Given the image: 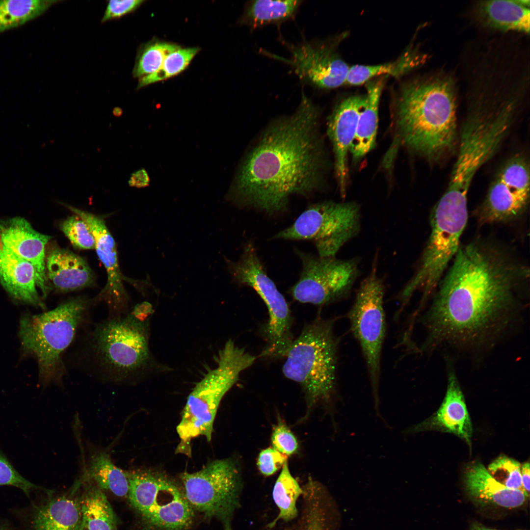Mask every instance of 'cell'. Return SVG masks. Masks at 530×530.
<instances>
[{
	"label": "cell",
	"mask_w": 530,
	"mask_h": 530,
	"mask_svg": "<svg viewBox=\"0 0 530 530\" xmlns=\"http://www.w3.org/2000/svg\"><path fill=\"white\" fill-rule=\"evenodd\" d=\"M529 275L527 266L495 246L477 240L460 246L423 318L425 346L474 347L491 340L508 323Z\"/></svg>",
	"instance_id": "6da1fadb"
},
{
	"label": "cell",
	"mask_w": 530,
	"mask_h": 530,
	"mask_svg": "<svg viewBox=\"0 0 530 530\" xmlns=\"http://www.w3.org/2000/svg\"><path fill=\"white\" fill-rule=\"evenodd\" d=\"M319 116L302 91L294 112L271 122L244 157L227 199L273 215L286 210L291 196L318 189L325 166Z\"/></svg>",
	"instance_id": "7a4b0ae2"
},
{
	"label": "cell",
	"mask_w": 530,
	"mask_h": 530,
	"mask_svg": "<svg viewBox=\"0 0 530 530\" xmlns=\"http://www.w3.org/2000/svg\"><path fill=\"white\" fill-rule=\"evenodd\" d=\"M456 94L453 79L433 75L405 82L395 102L398 138L427 159H443L456 144Z\"/></svg>",
	"instance_id": "3957f363"
},
{
	"label": "cell",
	"mask_w": 530,
	"mask_h": 530,
	"mask_svg": "<svg viewBox=\"0 0 530 530\" xmlns=\"http://www.w3.org/2000/svg\"><path fill=\"white\" fill-rule=\"evenodd\" d=\"M149 330L148 319L132 312L109 316L84 335L75 353L77 366L102 381H132L150 365Z\"/></svg>",
	"instance_id": "277c9868"
},
{
	"label": "cell",
	"mask_w": 530,
	"mask_h": 530,
	"mask_svg": "<svg viewBox=\"0 0 530 530\" xmlns=\"http://www.w3.org/2000/svg\"><path fill=\"white\" fill-rule=\"evenodd\" d=\"M93 304V300L79 296L63 302L52 310L22 318L19 335L22 347L37 359L44 384L62 385L67 374L64 354L88 322Z\"/></svg>",
	"instance_id": "5b68a950"
},
{
	"label": "cell",
	"mask_w": 530,
	"mask_h": 530,
	"mask_svg": "<svg viewBox=\"0 0 530 530\" xmlns=\"http://www.w3.org/2000/svg\"><path fill=\"white\" fill-rule=\"evenodd\" d=\"M256 358L243 347L228 340L218 352L217 366L209 370L188 396L176 430L180 439L177 451L189 454L192 439L205 436L212 440L213 422L220 403L238 380L240 372Z\"/></svg>",
	"instance_id": "8992f818"
},
{
	"label": "cell",
	"mask_w": 530,
	"mask_h": 530,
	"mask_svg": "<svg viewBox=\"0 0 530 530\" xmlns=\"http://www.w3.org/2000/svg\"><path fill=\"white\" fill-rule=\"evenodd\" d=\"M339 341L333 321L318 318L306 326L288 348L282 371L304 392L307 408L328 402L336 392Z\"/></svg>",
	"instance_id": "52a82bcc"
},
{
	"label": "cell",
	"mask_w": 530,
	"mask_h": 530,
	"mask_svg": "<svg viewBox=\"0 0 530 530\" xmlns=\"http://www.w3.org/2000/svg\"><path fill=\"white\" fill-rule=\"evenodd\" d=\"M468 217L467 202L442 196L431 213L430 234L419 267L400 292L402 302L406 303L416 291L420 290L423 303L436 289L460 247Z\"/></svg>",
	"instance_id": "ba28073f"
},
{
	"label": "cell",
	"mask_w": 530,
	"mask_h": 530,
	"mask_svg": "<svg viewBox=\"0 0 530 530\" xmlns=\"http://www.w3.org/2000/svg\"><path fill=\"white\" fill-rule=\"evenodd\" d=\"M127 472V498L145 530H188L192 527L195 511L182 486L161 472Z\"/></svg>",
	"instance_id": "9c48e42d"
},
{
	"label": "cell",
	"mask_w": 530,
	"mask_h": 530,
	"mask_svg": "<svg viewBox=\"0 0 530 530\" xmlns=\"http://www.w3.org/2000/svg\"><path fill=\"white\" fill-rule=\"evenodd\" d=\"M180 479L186 497L194 511L206 518L216 519L223 530H232L242 487L239 469L235 460H214L197 472L181 474Z\"/></svg>",
	"instance_id": "30bf717a"
},
{
	"label": "cell",
	"mask_w": 530,
	"mask_h": 530,
	"mask_svg": "<svg viewBox=\"0 0 530 530\" xmlns=\"http://www.w3.org/2000/svg\"><path fill=\"white\" fill-rule=\"evenodd\" d=\"M226 262L232 278L240 285L253 288L267 307L269 319L262 330L267 345L261 356L284 357L293 340L290 310L285 297L267 274L253 244L249 242L244 246L238 261Z\"/></svg>",
	"instance_id": "8fae6325"
},
{
	"label": "cell",
	"mask_w": 530,
	"mask_h": 530,
	"mask_svg": "<svg viewBox=\"0 0 530 530\" xmlns=\"http://www.w3.org/2000/svg\"><path fill=\"white\" fill-rule=\"evenodd\" d=\"M361 217L360 209L356 203H318L308 207L292 225L274 238L312 240L319 256L335 257L360 232Z\"/></svg>",
	"instance_id": "7c38bea8"
},
{
	"label": "cell",
	"mask_w": 530,
	"mask_h": 530,
	"mask_svg": "<svg viewBox=\"0 0 530 530\" xmlns=\"http://www.w3.org/2000/svg\"><path fill=\"white\" fill-rule=\"evenodd\" d=\"M376 259L369 274L359 286L348 318L351 330L360 344L366 361L374 408L378 414L380 359L386 325L383 309L384 286L377 273Z\"/></svg>",
	"instance_id": "4fadbf2b"
},
{
	"label": "cell",
	"mask_w": 530,
	"mask_h": 530,
	"mask_svg": "<svg viewBox=\"0 0 530 530\" xmlns=\"http://www.w3.org/2000/svg\"><path fill=\"white\" fill-rule=\"evenodd\" d=\"M302 264L298 281L290 292L299 302L323 305L347 294L359 272L357 259L315 256L297 251Z\"/></svg>",
	"instance_id": "5bb4252c"
},
{
	"label": "cell",
	"mask_w": 530,
	"mask_h": 530,
	"mask_svg": "<svg viewBox=\"0 0 530 530\" xmlns=\"http://www.w3.org/2000/svg\"><path fill=\"white\" fill-rule=\"evenodd\" d=\"M530 199V167L526 158L516 155L500 169L478 211L482 224L514 220L526 210Z\"/></svg>",
	"instance_id": "9a60e30c"
},
{
	"label": "cell",
	"mask_w": 530,
	"mask_h": 530,
	"mask_svg": "<svg viewBox=\"0 0 530 530\" xmlns=\"http://www.w3.org/2000/svg\"><path fill=\"white\" fill-rule=\"evenodd\" d=\"M290 57H278L290 65L304 82L321 89H333L346 83L350 67L327 43L303 41L287 44Z\"/></svg>",
	"instance_id": "2e32d148"
},
{
	"label": "cell",
	"mask_w": 530,
	"mask_h": 530,
	"mask_svg": "<svg viewBox=\"0 0 530 530\" xmlns=\"http://www.w3.org/2000/svg\"><path fill=\"white\" fill-rule=\"evenodd\" d=\"M63 205L78 215L88 225L95 239L98 256L105 267L107 283L94 302L105 301L108 307L109 316H117L128 312V297L123 284L115 240L100 216L72 206Z\"/></svg>",
	"instance_id": "e0dca14e"
},
{
	"label": "cell",
	"mask_w": 530,
	"mask_h": 530,
	"mask_svg": "<svg viewBox=\"0 0 530 530\" xmlns=\"http://www.w3.org/2000/svg\"><path fill=\"white\" fill-rule=\"evenodd\" d=\"M51 236L38 232L25 218L0 220V247L28 261L34 267L37 287L45 298L50 291L46 267V246Z\"/></svg>",
	"instance_id": "ac0fdd59"
},
{
	"label": "cell",
	"mask_w": 530,
	"mask_h": 530,
	"mask_svg": "<svg viewBox=\"0 0 530 530\" xmlns=\"http://www.w3.org/2000/svg\"><path fill=\"white\" fill-rule=\"evenodd\" d=\"M365 102L366 94L346 98L335 106L328 120L327 134L332 144L336 175L342 197L346 193L347 155Z\"/></svg>",
	"instance_id": "d6986e66"
},
{
	"label": "cell",
	"mask_w": 530,
	"mask_h": 530,
	"mask_svg": "<svg viewBox=\"0 0 530 530\" xmlns=\"http://www.w3.org/2000/svg\"><path fill=\"white\" fill-rule=\"evenodd\" d=\"M445 398L438 410L421 423L408 427L405 435L436 430L453 433L471 445L472 426L462 392L453 372H449Z\"/></svg>",
	"instance_id": "ffe728a7"
},
{
	"label": "cell",
	"mask_w": 530,
	"mask_h": 530,
	"mask_svg": "<svg viewBox=\"0 0 530 530\" xmlns=\"http://www.w3.org/2000/svg\"><path fill=\"white\" fill-rule=\"evenodd\" d=\"M47 275L55 290L65 293L94 283L93 271L81 257L69 249L53 247L46 253Z\"/></svg>",
	"instance_id": "44dd1931"
},
{
	"label": "cell",
	"mask_w": 530,
	"mask_h": 530,
	"mask_svg": "<svg viewBox=\"0 0 530 530\" xmlns=\"http://www.w3.org/2000/svg\"><path fill=\"white\" fill-rule=\"evenodd\" d=\"M0 284L14 298L43 309L36 270L28 261L0 247Z\"/></svg>",
	"instance_id": "7402d4cb"
},
{
	"label": "cell",
	"mask_w": 530,
	"mask_h": 530,
	"mask_svg": "<svg viewBox=\"0 0 530 530\" xmlns=\"http://www.w3.org/2000/svg\"><path fill=\"white\" fill-rule=\"evenodd\" d=\"M32 524L34 530H83L80 496L51 497L36 508Z\"/></svg>",
	"instance_id": "603a6c76"
},
{
	"label": "cell",
	"mask_w": 530,
	"mask_h": 530,
	"mask_svg": "<svg viewBox=\"0 0 530 530\" xmlns=\"http://www.w3.org/2000/svg\"><path fill=\"white\" fill-rule=\"evenodd\" d=\"M530 0H494L480 1L476 13L480 22L503 31H530Z\"/></svg>",
	"instance_id": "cb8c5ba5"
},
{
	"label": "cell",
	"mask_w": 530,
	"mask_h": 530,
	"mask_svg": "<svg viewBox=\"0 0 530 530\" xmlns=\"http://www.w3.org/2000/svg\"><path fill=\"white\" fill-rule=\"evenodd\" d=\"M464 481L469 495L484 503L511 508L522 505L527 498L523 491L509 489L497 481L481 463L468 468Z\"/></svg>",
	"instance_id": "d4e9b609"
},
{
	"label": "cell",
	"mask_w": 530,
	"mask_h": 530,
	"mask_svg": "<svg viewBox=\"0 0 530 530\" xmlns=\"http://www.w3.org/2000/svg\"><path fill=\"white\" fill-rule=\"evenodd\" d=\"M386 78L377 77L367 83L366 102L361 112L355 136L349 151L354 160L363 158L375 145L379 102Z\"/></svg>",
	"instance_id": "484cf974"
},
{
	"label": "cell",
	"mask_w": 530,
	"mask_h": 530,
	"mask_svg": "<svg viewBox=\"0 0 530 530\" xmlns=\"http://www.w3.org/2000/svg\"><path fill=\"white\" fill-rule=\"evenodd\" d=\"M425 55L408 51L392 62L373 65H356L350 67L346 83L359 85L382 76L398 77L423 64Z\"/></svg>",
	"instance_id": "4316f807"
},
{
	"label": "cell",
	"mask_w": 530,
	"mask_h": 530,
	"mask_svg": "<svg viewBox=\"0 0 530 530\" xmlns=\"http://www.w3.org/2000/svg\"><path fill=\"white\" fill-rule=\"evenodd\" d=\"M83 528L117 530V521L107 497L97 485L87 487L80 496Z\"/></svg>",
	"instance_id": "83f0119b"
},
{
	"label": "cell",
	"mask_w": 530,
	"mask_h": 530,
	"mask_svg": "<svg viewBox=\"0 0 530 530\" xmlns=\"http://www.w3.org/2000/svg\"><path fill=\"white\" fill-rule=\"evenodd\" d=\"M302 2L294 0H253L246 8L242 21L254 28L283 22L294 16Z\"/></svg>",
	"instance_id": "f1b7e54d"
},
{
	"label": "cell",
	"mask_w": 530,
	"mask_h": 530,
	"mask_svg": "<svg viewBox=\"0 0 530 530\" xmlns=\"http://www.w3.org/2000/svg\"><path fill=\"white\" fill-rule=\"evenodd\" d=\"M88 475L101 489L109 491L119 497L127 498L129 489L127 472L116 466L106 452L92 455Z\"/></svg>",
	"instance_id": "f546056e"
},
{
	"label": "cell",
	"mask_w": 530,
	"mask_h": 530,
	"mask_svg": "<svg viewBox=\"0 0 530 530\" xmlns=\"http://www.w3.org/2000/svg\"><path fill=\"white\" fill-rule=\"evenodd\" d=\"M303 493L302 487L291 474L286 462L282 467L272 490V498L279 513L274 521L270 523V528L274 527L279 520L290 522L298 517L299 511L296 503Z\"/></svg>",
	"instance_id": "4dcf8cb0"
},
{
	"label": "cell",
	"mask_w": 530,
	"mask_h": 530,
	"mask_svg": "<svg viewBox=\"0 0 530 530\" xmlns=\"http://www.w3.org/2000/svg\"><path fill=\"white\" fill-rule=\"evenodd\" d=\"M60 0H0V33L39 17Z\"/></svg>",
	"instance_id": "1f68e13d"
},
{
	"label": "cell",
	"mask_w": 530,
	"mask_h": 530,
	"mask_svg": "<svg viewBox=\"0 0 530 530\" xmlns=\"http://www.w3.org/2000/svg\"><path fill=\"white\" fill-rule=\"evenodd\" d=\"M179 48L175 44L157 42L141 46L136 55L133 77L140 78L158 71L168 55Z\"/></svg>",
	"instance_id": "d6a6232c"
},
{
	"label": "cell",
	"mask_w": 530,
	"mask_h": 530,
	"mask_svg": "<svg viewBox=\"0 0 530 530\" xmlns=\"http://www.w3.org/2000/svg\"><path fill=\"white\" fill-rule=\"evenodd\" d=\"M199 51L198 48H179L165 58L161 67L155 72L139 78L138 88L161 81L184 70Z\"/></svg>",
	"instance_id": "836d02e7"
},
{
	"label": "cell",
	"mask_w": 530,
	"mask_h": 530,
	"mask_svg": "<svg viewBox=\"0 0 530 530\" xmlns=\"http://www.w3.org/2000/svg\"><path fill=\"white\" fill-rule=\"evenodd\" d=\"M521 466L517 461L504 455L494 460L487 470L493 478L507 488L523 491Z\"/></svg>",
	"instance_id": "e575fe53"
},
{
	"label": "cell",
	"mask_w": 530,
	"mask_h": 530,
	"mask_svg": "<svg viewBox=\"0 0 530 530\" xmlns=\"http://www.w3.org/2000/svg\"><path fill=\"white\" fill-rule=\"evenodd\" d=\"M60 228L75 247L81 249H95V238L85 221L78 215L68 217L62 222Z\"/></svg>",
	"instance_id": "d590c367"
},
{
	"label": "cell",
	"mask_w": 530,
	"mask_h": 530,
	"mask_svg": "<svg viewBox=\"0 0 530 530\" xmlns=\"http://www.w3.org/2000/svg\"><path fill=\"white\" fill-rule=\"evenodd\" d=\"M0 485H9L17 487L29 495L33 489L39 486L23 477L0 450Z\"/></svg>",
	"instance_id": "8d00e7d4"
},
{
	"label": "cell",
	"mask_w": 530,
	"mask_h": 530,
	"mask_svg": "<svg viewBox=\"0 0 530 530\" xmlns=\"http://www.w3.org/2000/svg\"><path fill=\"white\" fill-rule=\"evenodd\" d=\"M271 440L273 448L288 456L297 451L298 442L295 436L281 420L274 426Z\"/></svg>",
	"instance_id": "74e56055"
},
{
	"label": "cell",
	"mask_w": 530,
	"mask_h": 530,
	"mask_svg": "<svg viewBox=\"0 0 530 530\" xmlns=\"http://www.w3.org/2000/svg\"><path fill=\"white\" fill-rule=\"evenodd\" d=\"M288 456L273 448L262 450L259 454L257 465L264 476H269L278 471L287 462Z\"/></svg>",
	"instance_id": "f35d334b"
},
{
	"label": "cell",
	"mask_w": 530,
	"mask_h": 530,
	"mask_svg": "<svg viewBox=\"0 0 530 530\" xmlns=\"http://www.w3.org/2000/svg\"><path fill=\"white\" fill-rule=\"evenodd\" d=\"M142 0H109L102 18V23L120 18L136 10Z\"/></svg>",
	"instance_id": "ab89813d"
},
{
	"label": "cell",
	"mask_w": 530,
	"mask_h": 530,
	"mask_svg": "<svg viewBox=\"0 0 530 530\" xmlns=\"http://www.w3.org/2000/svg\"><path fill=\"white\" fill-rule=\"evenodd\" d=\"M130 186L137 188H144L150 184V178L144 168L140 169L132 173L128 181Z\"/></svg>",
	"instance_id": "60d3db41"
},
{
	"label": "cell",
	"mask_w": 530,
	"mask_h": 530,
	"mask_svg": "<svg viewBox=\"0 0 530 530\" xmlns=\"http://www.w3.org/2000/svg\"><path fill=\"white\" fill-rule=\"evenodd\" d=\"M152 306L148 302L137 304L132 311L133 315L141 320H147L152 312Z\"/></svg>",
	"instance_id": "b9f144b4"
},
{
	"label": "cell",
	"mask_w": 530,
	"mask_h": 530,
	"mask_svg": "<svg viewBox=\"0 0 530 530\" xmlns=\"http://www.w3.org/2000/svg\"><path fill=\"white\" fill-rule=\"evenodd\" d=\"M521 476L523 492L528 497L530 493V470L529 461L525 462L521 466Z\"/></svg>",
	"instance_id": "7bdbcfd3"
},
{
	"label": "cell",
	"mask_w": 530,
	"mask_h": 530,
	"mask_svg": "<svg viewBox=\"0 0 530 530\" xmlns=\"http://www.w3.org/2000/svg\"><path fill=\"white\" fill-rule=\"evenodd\" d=\"M471 530H493V529H488V528H485L484 527H483L482 526H480V525H479L478 524H475L472 527Z\"/></svg>",
	"instance_id": "ee69618b"
},
{
	"label": "cell",
	"mask_w": 530,
	"mask_h": 530,
	"mask_svg": "<svg viewBox=\"0 0 530 530\" xmlns=\"http://www.w3.org/2000/svg\"><path fill=\"white\" fill-rule=\"evenodd\" d=\"M113 114L116 117H119L122 114V110L119 107H116L113 110Z\"/></svg>",
	"instance_id": "f6af8a7d"
},
{
	"label": "cell",
	"mask_w": 530,
	"mask_h": 530,
	"mask_svg": "<svg viewBox=\"0 0 530 530\" xmlns=\"http://www.w3.org/2000/svg\"><path fill=\"white\" fill-rule=\"evenodd\" d=\"M0 530H8L5 527L0 526Z\"/></svg>",
	"instance_id": "bcb514c9"
}]
</instances>
